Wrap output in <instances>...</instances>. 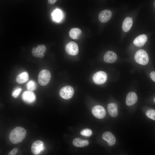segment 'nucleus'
<instances>
[{"label": "nucleus", "mask_w": 155, "mask_h": 155, "mask_svg": "<svg viewBox=\"0 0 155 155\" xmlns=\"http://www.w3.org/2000/svg\"><path fill=\"white\" fill-rule=\"evenodd\" d=\"M26 131L23 128L17 127L15 128L10 133L9 139L13 144H17L21 142L25 138Z\"/></svg>", "instance_id": "obj_1"}, {"label": "nucleus", "mask_w": 155, "mask_h": 155, "mask_svg": "<svg viewBox=\"0 0 155 155\" xmlns=\"http://www.w3.org/2000/svg\"><path fill=\"white\" fill-rule=\"evenodd\" d=\"M134 59L137 63L143 65H146L149 61L148 54L145 50L142 49L139 50L136 53Z\"/></svg>", "instance_id": "obj_2"}, {"label": "nucleus", "mask_w": 155, "mask_h": 155, "mask_svg": "<svg viewBox=\"0 0 155 155\" xmlns=\"http://www.w3.org/2000/svg\"><path fill=\"white\" fill-rule=\"evenodd\" d=\"M51 78V74L48 70L44 69L39 72L38 76V81L39 84L44 86L48 84Z\"/></svg>", "instance_id": "obj_3"}, {"label": "nucleus", "mask_w": 155, "mask_h": 155, "mask_svg": "<svg viewBox=\"0 0 155 155\" xmlns=\"http://www.w3.org/2000/svg\"><path fill=\"white\" fill-rule=\"evenodd\" d=\"M74 93L73 88L70 86H66L62 88L59 92L61 97L65 99L71 98Z\"/></svg>", "instance_id": "obj_4"}, {"label": "nucleus", "mask_w": 155, "mask_h": 155, "mask_svg": "<svg viewBox=\"0 0 155 155\" xmlns=\"http://www.w3.org/2000/svg\"><path fill=\"white\" fill-rule=\"evenodd\" d=\"M107 77V75L105 72L100 71L94 74L93 77V80L95 83L100 84L105 82Z\"/></svg>", "instance_id": "obj_5"}, {"label": "nucleus", "mask_w": 155, "mask_h": 155, "mask_svg": "<svg viewBox=\"0 0 155 155\" xmlns=\"http://www.w3.org/2000/svg\"><path fill=\"white\" fill-rule=\"evenodd\" d=\"M92 113L94 116L98 119H102L106 115V111L104 108L100 105H97L92 109Z\"/></svg>", "instance_id": "obj_6"}, {"label": "nucleus", "mask_w": 155, "mask_h": 155, "mask_svg": "<svg viewBox=\"0 0 155 155\" xmlns=\"http://www.w3.org/2000/svg\"><path fill=\"white\" fill-rule=\"evenodd\" d=\"M65 50L69 54L75 55L78 54L79 52L78 46L75 42H70L66 45Z\"/></svg>", "instance_id": "obj_7"}, {"label": "nucleus", "mask_w": 155, "mask_h": 155, "mask_svg": "<svg viewBox=\"0 0 155 155\" xmlns=\"http://www.w3.org/2000/svg\"><path fill=\"white\" fill-rule=\"evenodd\" d=\"M44 149L43 142L37 140L34 142L31 146V151L34 155H38Z\"/></svg>", "instance_id": "obj_8"}, {"label": "nucleus", "mask_w": 155, "mask_h": 155, "mask_svg": "<svg viewBox=\"0 0 155 155\" xmlns=\"http://www.w3.org/2000/svg\"><path fill=\"white\" fill-rule=\"evenodd\" d=\"M22 98L24 102L28 103H32L36 100V97L34 93L32 91L28 90L23 92Z\"/></svg>", "instance_id": "obj_9"}, {"label": "nucleus", "mask_w": 155, "mask_h": 155, "mask_svg": "<svg viewBox=\"0 0 155 155\" xmlns=\"http://www.w3.org/2000/svg\"><path fill=\"white\" fill-rule=\"evenodd\" d=\"M46 47L44 44L38 45L36 47L33 48L32 52L33 56L36 57L42 58L44 56V53L45 52Z\"/></svg>", "instance_id": "obj_10"}, {"label": "nucleus", "mask_w": 155, "mask_h": 155, "mask_svg": "<svg viewBox=\"0 0 155 155\" xmlns=\"http://www.w3.org/2000/svg\"><path fill=\"white\" fill-rule=\"evenodd\" d=\"M111 11L106 9L101 11L98 16L99 21L102 23H105L109 20L112 16Z\"/></svg>", "instance_id": "obj_11"}, {"label": "nucleus", "mask_w": 155, "mask_h": 155, "mask_svg": "<svg viewBox=\"0 0 155 155\" xmlns=\"http://www.w3.org/2000/svg\"><path fill=\"white\" fill-rule=\"evenodd\" d=\"M102 139L106 141L110 146H113L116 142L115 136L111 132L106 131L104 132L102 135Z\"/></svg>", "instance_id": "obj_12"}, {"label": "nucleus", "mask_w": 155, "mask_h": 155, "mask_svg": "<svg viewBox=\"0 0 155 155\" xmlns=\"http://www.w3.org/2000/svg\"><path fill=\"white\" fill-rule=\"evenodd\" d=\"M117 56L114 52L112 51H108L104 54V60L105 62L108 63H112L117 60Z\"/></svg>", "instance_id": "obj_13"}, {"label": "nucleus", "mask_w": 155, "mask_h": 155, "mask_svg": "<svg viewBox=\"0 0 155 155\" xmlns=\"http://www.w3.org/2000/svg\"><path fill=\"white\" fill-rule=\"evenodd\" d=\"M137 100L136 94L134 92H130L127 94L126 99V104L128 106H131L135 103Z\"/></svg>", "instance_id": "obj_14"}, {"label": "nucleus", "mask_w": 155, "mask_h": 155, "mask_svg": "<svg viewBox=\"0 0 155 155\" xmlns=\"http://www.w3.org/2000/svg\"><path fill=\"white\" fill-rule=\"evenodd\" d=\"M147 37L145 34L139 35L134 40L133 43L137 46L140 47L143 46L147 40Z\"/></svg>", "instance_id": "obj_15"}, {"label": "nucleus", "mask_w": 155, "mask_h": 155, "mask_svg": "<svg viewBox=\"0 0 155 155\" xmlns=\"http://www.w3.org/2000/svg\"><path fill=\"white\" fill-rule=\"evenodd\" d=\"M107 108L108 114L111 116L115 117L117 116L118 111L117 106L115 104H109L107 105Z\"/></svg>", "instance_id": "obj_16"}, {"label": "nucleus", "mask_w": 155, "mask_h": 155, "mask_svg": "<svg viewBox=\"0 0 155 155\" xmlns=\"http://www.w3.org/2000/svg\"><path fill=\"white\" fill-rule=\"evenodd\" d=\"M132 20L131 18L127 17L124 20L122 25L123 30L125 32L129 31L131 28L132 25Z\"/></svg>", "instance_id": "obj_17"}, {"label": "nucleus", "mask_w": 155, "mask_h": 155, "mask_svg": "<svg viewBox=\"0 0 155 155\" xmlns=\"http://www.w3.org/2000/svg\"><path fill=\"white\" fill-rule=\"evenodd\" d=\"M29 79L28 74L26 71L21 73L18 75L16 78L17 82L19 84H22L27 82Z\"/></svg>", "instance_id": "obj_18"}, {"label": "nucleus", "mask_w": 155, "mask_h": 155, "mask_svg": "<svg viewBox=\"0 0 155 155\" xmlns=\"http://www.w3.org/2000/svg\"><path fill=\"white\" fill-rule=\"evenodd\" d=\"M73 145L77 147H82L88 146L89 142L87 140H82L79 138L74 139L72 142Z\"/></svg>", "instance_id": "obj_19"}, {"label": "nucleus", "mask_w": 155, "mask_h": 155, "mask_svg": "<svg viewBox=\"0 0 155 155\" xmlns=\"http://www.w3.org/2000/svg\"><path fill=\"white\" fill-rule=\"evenodd\" d=\"M81 30L78 28H74L71 29L69 32L70 37L73 39H77L81 33Z\"/></svg>", "instance_id": "obj_20"}, {"label": "nucleus", "mask_w": 155, "mask_h": 155, "mask_svg": "<svg viewBox=\"0 0 155 155\" xmlns=\"http://www.w3.org/2000/svg\"><path fill=\"white\" fill-rule=\"evenodd\" d=\"M52 15L53 20L57 22L61 21L63 17L62 12L61 10L58 9L55 10L53 12Z\"/></svg>", "instance_id": "obj_21"}, {"label": "nucleus", "mask_w": 155, "mask_h": 155, "mask_svg": "<svg viewBox=\"0 0 155 155\" xmlns=\"http://www.w3.org/2000/svg\"><path fill=\"white\" fill-rule=\"evenodd\" d=\"M26 86L27 90L31 91L35 90L37 87L35 82L32 80H31L28 82Z\"/></svg>", "instance_id": "obj_22"}, {"label": "nucleus", "mask_w": 155, "mask_h": 155, "mask_svg": "<svg viewBox=\"0 0 155 155\" xmlns=\"http://www.w3.org/2000/svg\"><path fill=\"white\" fill-rule=\"evenodd\" d=\"M146 115L149 118L155 120V110L150 109L148 110L146 113Z\"/></svg>", "instance_id": "obj_23"}, {"label": "nucleus", "mask_w": 155, "mask_h": 155, "mask_svg": "<svg viewBox=\"0 0 155 155\" xmlns=\"http://www.w3.org/2000/svg\"><path fill=\"white\" fill-rule=\"evenodd\" d=\"M92 133V131L88 129H84L80 132V134L81 135L87 137L91 136Z\"/></svg>", "instance_id": "obj_24"}, {"label": "nucleus", "mask_w": 155, "mask_h": 155, "mask_svg": "<svg viewBox=\"0 0 155 155\" xmlns=\"http://www.w3.org/2000/svg\"><path fill=\"white\" fill-rule=\"evenodd\" d=\"M22 89L20 88H18L15 89L13 92L12 95L13 97L16 98L18 97Z\"/></svg>", "instance_id": "obj_25"}, {"label": "nucleus", "mask_w": 155, "mask_h": 155, "mask_svg": "<svg viewBox=\"0 0 155 155\" xmlns=\"http://www.w3.org/2000/svg\"><path fill=\"white\" fill-rule=\"evenodd\" d=\"M18 149L17 148H14L9 153V155H14L17 152Z\"/></svg>", "instance_id": "obj_26"}, {"label": "nucleus", "mask_w": 155, "mask_h": 155, "mask_svg": "<svg viewBox=\"0 0 155 155\" xmlns=\"http://www.w3.org/2000/svg\"><path fill=\"white\" fill-rule=\"evenodd\" d=\"M150 76L152 80L155 82V71L151 72L150 74Z\"/></svg>", "instance_id": "obj_27"}, {"label": "nucleus", "mask_w": 155, "mask_h": 155, "mask_svg": "<svg viewBox=\"0 0 155 155\" xmlns=\"http://www.w3.org/2000/svg\"><path fill=\"white\" fill-rule=\"evenodd\" d=\"M57 0H48L49 2L51 4L55 3Z\"/></svg>", "instance_id": "obj_28"}, {"label": "nucleus", "mask_w": 155, "mask_h": 155, "mask_svg": "<svg viewBox=\"0 0 155 155\" xmlns=\"http://www.w3.org/2000/svg\"><path fill=\"white\" fill-rule=\"evenodd\" d=\"M154 102L155 103V97L154 99Z\"/></svg>", "instance_id": "obj_29"}]
</instances>
